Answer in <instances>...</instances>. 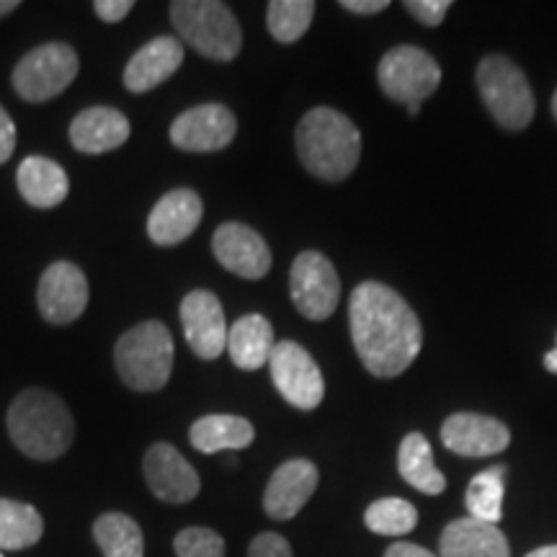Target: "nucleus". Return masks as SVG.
Here are the masks:
<instances>
[{"label": "nucleus", "instance_id": "obj_8", "mask_svg": "<svg viewBox=\"0 0 557 557\" xmlns=\"http://www.w3.org/2000/svg\"><path fill=\"white\" fill-rule=\"evenodd\" d=\"M377 81L387 99L408 107L410 116L421 114V103L442 83V67L421 47H395L380 60Z\"/></svg>", "mask_w": 557, "mask_h": 557}, {"label": "nucleus", "instance_id": "obj_42", "mask_svg": "<svg viewBox=\"0 0 557 557\" xmlns=\"http://www.w3.org/2000/svg\"><path fill=\"white\" fill-rule=\"evenodd\" d=\"M0 557H5V555H3V553H0Z\"/></svg>", "mask_w": 557, "mask_h": 557}, {"label": "nucleus", "instance_id": "obj_12", "mask_svg": "<svg viewBox=\"0 0 557 557\" xmlns=\"http://www.w3.org/2000/svg\"><path fill=\"white\" fill-rule=\"evenodd\" d=\"M181 329L186 344L199 359L214 361L227 348V320L218 295L209 289H194L181 299Z\"/></svg>", "mask_w": 557, "mask_h": 557}, {"label": "nucleus", "instance_id": "obj_21", "mask_svg": "<svg viewBox=\"0 0 557 557\" xmlns=\"http://www.w3.org/2000/svg\"><path fill=\"white\" fill-rule=\"evenodd\" d=\"M16 186L26 205L34 209L60 207L70 194V178L65 169L45 156H29L21 160Z\"/></svg>", "mask_w": 557, "mask_h": 557}, {"label": "nucleus", "instance_id": "obj_31", "mask_svg": "<svg viewBox=\"0 0 557 557\" xmlns=\"http://www.w3.org/2000/svg\"><path fill=\"white\" fill-rule=\"evenodd\" d=\"M176 557H225V540L209 527H186L173 540Z\"/></svg>", "mask_w": 557, "mask_h": 557}, {"label": "nucleus", "instance_id": "obj_20", "mask_svg": "<svg viewBox=\"0 0 557 557\" xmlns=\"http://www.w3.org/2000/svg\"><path fill=\"white\" fill-rule=\"evenodd\" d=\"M129 120L120 109L90 107L70 122V143L83 156H103L120 150L129 139Z\"/></svg>", "mask_w": 557, "mask_h": 557}, {"label": "nucleus", "instance_id": "obj_33", "mask_svg": "<svg viewBox=\"0 0 557 557\" xmlns=\"http://www.w3.org/2000/svg\"><path fill=\"white\" fill-rule=\"evenodd\" d=\"M248 557H292L289 542L276 532H263L250 542Z\"/></svg>", "mask_w": 557, "mask_h": 557}, {"label": "nucleus", "instance_id": "obj_3", "mask_svg": "<svg viewBox=\"0 0 557 557\" xmlns=\"http://www.w3.org/2000/svg\"><path fill=\"white\" fill-rule=\"evenodd\" d=\"M295 145L299 163L320 181H344L361 158V135L357 124L336 109L318 107L297 124Z\"/></svg>", "mask_w": 557, "mask_h": 557}, {"label": "nucleus", "instance_id": "obj_2", "mask_svg": "<svg viewBox=\"0 0 557 557\" xmlns=\"http://www.w3.org/2000/svg\"><path fill=\"white\" fill-rule=\"evenodd\" d=\"M5 429L21 455L37 462L60 459L75 442V418L50 389L18 393L5 413Z\"/></svg>", "mask_w": 557, "mask_h": 557}, {"label": "nucleus", "instance_id": "obj_25", "mask_svg": "<svg viewBox=\"0 0 557 557\" xmlns=\"http://www.w3.org/2000/svg\"><path fill=\"white\" fill-rule=\"evenodd\" d=\"M398 470L408 485L426 493V496H438L447 487V478L442 475V470L434 462V455H431L429 438L418 434V431L403 438L398 451Z\"/></svg>", "mask_w": 557, "mask_h": 557}, {"label": "nucleus", "instance_id": "obj_13", "mask_svg": "<svg viewBox=\"0 0 557 557\" xmlns=\"http://www.w3.org/2000/svg\"><path fill=\"white\" fill-rule=\"evenodd\" d=\"M143 475L150 493L163 504H189L199 496L201 480L189 459L169 442L150 444L143 457Z\"/></svg>", "mask_w": 557, "mask_h": 557}, {"label": "nucleus", "instance_id": "obj_27", "mask_svg": "<svg viewBox=\"0 0 557 557\" xmlns=\"http://www.w3.org/2000/svg\"><path fill=\"white\" fill-rule=\"evenodd\" d=\"M45 534V519L32 504L0 498V549H29Z\"/></svg>", "mask_w": 557, "mask_h": 557}, {"label": "nucleus", "instance_id": "obj_15", "mask_svg": "<svg viewBox=\"0 0 557 557\" xmlns=\"http://www.w3.org/2000/svg\"><path fill=\"white\" fill-rule=\"evenodd\" d=\"M212 253L222 269L240 278H263L271 269L269 243L246 222H222L212 235Z\"/></svg>", "mask_w": 557, "mask_h": 557}, {"label": "nucleus", "instance_id": "obj_22", "mask_svg": "<svg viewBox=\"0 0 557 557\" xmlns=\"http://www.w3.org/2000/svg\"><path fill=\"white\" fill-rule=\"evenodd\" d=\"M438 557H511L506 534L475 519H457L442 532Z\"/></svg>", "mask_w": 557, "mask_h": 557}, {"label": "nucleus", "instance_id": "obj_29", "mask_svg": "<svg viewBox=\"0 0 557 557\" xmlns=\"http://www.w3.org/2000/svg\"><path fill=\"white\" fill-rule=\"evenodd\" d=\"M315 16L312 0H271L267 11V26L271 37L282 45H295L310 29Z\"/></svg>", "mask_w": 557, "mask_h": 557}, {"label": "nucleus", "instance_id": "obj_9", "mask_svg": "<svg viewBox=\"0 0 557 557\" xmlns=\"http://www.w3.org/2000/svg\"><path fill=\"white\" fill-rule=\"evenodd\" d=\"M289 292L299 315L312 320V323L329 320L336 312L341 299L338 271L323 253L305 250L292 263Z\"/></svg>", "mask_w": 557, "mask_h": 557}, {"label": "nucleus", "instance_id": "obj_14", "mask_svg": "<svg viewBox=\"0 0 557 557\" xmlns=\"http://www.w3.org/2000/svg\"><path fill=\"white\" fill-rule=\"evenodd\" d=\"M238 135V120L222 103H199L171 124L173 148L184 152H220Z\"/></svg>", "mask_w": 557, "mask_h": 557}, {"label": "nucleus", "instance_id": "obj_36", "mask_svg": "<svg viewBox=\"0 0 557 557\" xmlns=\"http://www.w3.org/2000/svg\"><path fill=\"white\" fill-rule=\"evenodd\" d=\"M387 0H341V9L359 13V16H372V13L387 11Z\"/></svg>", "mask_w": 557, "mask_h": 557}, {"label": "nucleus", "instance_id": "obj_24", "mask_svg": "<svg viewBox=\"0 0 557 557\" xmlns=\"http://www.w3.org/2000/svg\"><path fill=\"white\" fill-rule=\"evenodd\" d=\"M274 329L259 312H250L235 320L227 331V354L233 364L246 372H256L263 364H269L271 351H274Z\"/></svg>", "mask_w": 557, "mask_h": 557}, {"label": "nucleus", "instance_id": "obj_6", "mask_svg": "<svg viewBox=\"0 0 557 557\" xmlns=\"http://www.w3.org/2000/svg\"><path fill=\"white\" fill-rule=\"evenodd\" d=\"M478 88L487 111L504 129H524L534 116L527 75L504 54H487L478 65Z\"/></svg>", "mask_w": 557, "mask_h": 557}, {"label": "nucleus", "instance_id": "obj_40", "mask_svg": "<svg viewBox=\"0 0 557 557\" xmlns=\"http://www.w3.org/2000/svg\"><path fill=\"white\" fill-rule=\"evenodd\" d=\"M545 367H547V372H553V374H557V344H555V348L553 351L547 354L545 357Z\"/></svg>", "mask_w": 557, "mask_h": 557}, {"label": "nucleus", "instance_id": "obj_11", "mask_svg": "<svg viewBox=\"0 0 557 557\" xmlns=\"http://www.w3.org/2000/svg\"><path fill=\"white\" fill-rule=\"evenodd\" d=\"M88 278L73 261H54L37 284L39 315L50 325H70L88 308Z\"/></svg>", "mask_w": 557, "mask_h": 557}, {"label": "nucleus", "instance_id": "obj_5", "mask_svg": "<svg viewBox=\"0 0 557 557\" xmlns=\"http://www.w3.org/2000/svg\"><path fill=\"white\" fill-rule=\"evenodd\" d=\"M171 24L178 41L214 62L235 60L243 50L240 21L220 0H173Z\"/></svg>", "mask_w": 557, "mask_h": 557}, {"label": "nucleus", "instance_id": "obj_32", "mask_svg": "<svg viewBox=\"0 0 557 557\" xmlns=\"http://www.w3.org/2000/svg\"><path fill=\"white\" fill-rule=\"evenodd\" d=\"M449 9H451L449 0H408L406 3V11L410 16H413L418 24L431 26V29L447 18Z\"/></svg>", "mask_w": 557, "mask_h": 557}, {"label": "nucleus", "instance_id": "obj_17", "mask_svg": "<svg viewBox=\"0 0 557 557\" xmlns=\"http://www.w3.org/2000/svg\"><path fill=\"white\" fill-rule=\"evenodd\" d=\"M442 442L459 457H493L511 444V431L498 418L483 413H455L444 421Z\"/></svg>", "mask_w": 557, "mask_h": 557}, {"label": "nucleus", "instance_id": "obj_38", "mask_svg": "<svg viewBox=\"0 0 557 557\" xmlns=\"http://www.w3.org/2000/svg\"><path fill=\"white\" fill-rule=\"evenodd\" d=\"M18 0H0V18H5V16H11L13 11L18 9Z\"/></svg>", "mask_w": 557, "mask_h": 557}, {"label": "nucleus", "instance_id": "obj_18", "mask_svg": "<svg viewBox=\"0 0 557 557\" xmlns=\"http://www.w3.org/2000/svg\"><path fill=\"white\" fill-rule=\"evenodd\" d=\"M318 480V468L310 459H289L278 465L263 491V511L276 521L295 519L315 493Z\"/></svg>", "mask_w": 557, "mask_h": 557}, {"label": "nucleus", "instance_id": "obj_37", "mask_svg": "<svg viewBox=\"0 0 557 557\" xmlns=\"http://www.w3.org/2000/svg\"><path fill=\"white\" fill-rule=\"evenodd\" d=\"M385 557H436V555L429 553V549L421 547V545H410V542H398V545L387 547Z\"/></svg>", "mask_w": 557, "mask_h": 557}, {"label": "nucleus", "instance_id": "obj_34", "mask_svg": "<svg viewBox=\"0 0 557 557\" xmlns=\"http://www.w3.org/2000/svg\"><path fill=\"white\" fill-rule=\"evenodd\" d=\"M94 11L107 24H120L129 16V11H135V0H96Z\"/></svg>", "mask_w": 557, "mask_h": 557}, {"label": "nucleus", "instance_id": "obj_10", "mask_svg": "<svg viewBox=\"0 0 557 557\" xmlns=\"http://www.w3.org/2000/svg\"><path fill=\"white\" fill-rule=\"evenodd\" d=\"M271 380L284 400L299 410H315L323 403L325 380L315 359L295 341H276L269 359Z\"/></svg>", "mask_w": 557, "mask_h": 557}, {"label": "nucleus", "instance_id": "obj_39", "mask_svg": "<svg viewBox=\"0 0 557 557\" xmlns=\"http://www.w3.org/2000/svg\"><path fill=\"white\" fill-rule=\"evenodd\" d=\"M527 557H557V545L540 547V549H534V553H529Z\"/></svg>", "mask_w": 557, "mask_h": 557}, {"label": "nucleus", "instance_id": "obj_26", "mask_svg": "<svg viewBox=\"0 0 557 557\" xmlns=\"http://www.w3.org/2000/svg\"><path fill=\"white\" fill-rule=\"evenodd\" d=\"M94 540L103 557H145L143 527L129 513H101L94 521Z\"/></svg>", "mask_w": 557, "mask_h": 557}, {"label": "nucleus", "instance_id": "obj_41", "mask_svg": "<svg viewBox=\"0 0 557 557\" xmlns=\"http://www.w3.org/2000/svg\"><path fill=\"white\" fill-rule=\"evenodd\" d=\"M553 116H555V122H557V90H555V96H553Z\"/></svg>", "mask_w": 557, "mask_h": 557}, {"label": "nucleus", "instance_id": "obj_23", "mask_svg": "<svg viewBox=\"0 0 557 557\" xmlns=\"http://www.w3.org/2000/svg\"><path fill=\"white\" fill-rule=\"evenodd\" d=\"M256 438V429L248 418L230 413H209L191 423L189 442L201 455H218V451L248 449Z\"/></svg>", "mask_w": 557, "mask_h": 557}, {"label": "nucleus", "instance_id": "obj_30", "mask_svg": "<svg viewBox=\"0 0 557 557\" xmlns=\"http://www.w3.org/2000/svg\"><path fill=\"white\" fill-rule=\"evenodd\" d=\"M364 524L369 532L382 534V537H403L416 529L418 511L403 498H380L367 508Z\"/></svg>", "mask_w": 557, "mask_h": 557}, {"label": "nucleus", "instance_id": "obj_1", "mask_svg": "<svg viewBox=\"0 0 557 557\" xmlns=\"http://www.w3.org/2000/svg\"><path fill=\"white\" fill-rule=\"evenodd\" d=\"M348 325L361 364L380 380L398 377L421 354V320L387 284L361 282L351 292Z\"/></svg>", "mask_w": 557, "mask_h": 557}, {"label": "nucleus", "instance_id": "obj_35", "mask_svg": "<svg viewBox=\"0 0 557 557\" xmlns=\"http://www.w3.org/2000/svg\"><path fill=\"white\" fill-rule=\"evenodd\" d=\"M16 139H18L16 124H13L9 111L0 107V165L11 160L13 150H16Z\"/></svg>", "mask_w": 557, "mask_h": 557}, {"label": "nucleus", "instance_id": "obj_7", "mask_svg": "<svg viewBox=\"0 0 557 557\" xmlns=\"http://www.w3.org/2000/svg\"><path fill=\"white\" fill-rule=\"evenodd\" d=\"M78 52L65 41H47L34 47L13 67V90L29 103H45L58 99L70 83L78 78Z\"/></svg>", "mask_w": 557, "mask_h": 557}, {"label": "nucleus", "instance_id": "obj_16", "mask_svg": "<svg viewBox=\"0 0 557 557\" xmlns=\"http://www.w3.org/2000/svg\"><path fill=\"white\" fill-rule=\"evenodd\" d=\"M205 218V201L194 189H173L163 194L150 209L148 238L156 246H178L189 240Z\"/></svg>", "mask_w": 557, "mask_h": 557}, {"label": "nucleus", "instance_id": "obj_19", "mask_svg": "<svg viewBox=\"0 0 557 557\" xmlns=\"http://www.w3.org/2000/svg\"><path fill=\"white\" fill-rule=\"evenodd\" d=\"M184 45L178 37L163 34V37L150 39L148 45H143L132 54L127 67H124V88L129 94H148V90L158 88L160 83L178 73V67L184 65Z\"/></svg>", "mask_w": 557, "mask_h": 557}, {"label": "nucleus", "instance_id": "obj_4", "mask_svg": "<svg viewBox=\"0 0 557 557\" xmlns=\"http://www.w3.org/2000/svg\"><path fill=\"white\" fill-rule=\"evenodd\" d=\"M173 336L160 320H143L122 333L114 346V367L122 385L135 393H158L173 374Z\"/></svg>", "mask_w": 557, "mask_h": 557}, {"label": "nucleus", "instance_id": "obj_28", "mask_svg": "<svg viewBox=\"0 0 557 557\" xmlns=\"http://www.w3.org/2000/svg\"><path fill=\"white\" fill-rule=\"evenodd\" d=\"M506 472V465H498V468H487L470 480L468 493H465V504H468L470 519L498 527L500 517H504Z\"/></svg>", "mask_w": 557, "mask_h": 557}]
</instances>
